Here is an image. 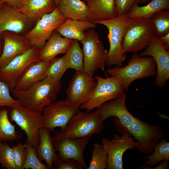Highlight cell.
I'll return each mask as SVG.
<instances>
[{
    "mask_svg": "<svg viewBox=\"0 0 169 169\" xmlns=\"http://www.w3.org/2000/svg\"><path fill=\"white\" fill-rule=\"evenodd\" d=\"M54 0V2H55V3L57 5L58 3L59 2V0Z\"/></svg>",
    "mask_w": 169,
    "mask_h": 169,
    "instance_id": "obj_45",
    "label": "cell"
},
{
    "mask_svg": "<svg viewBox=\"0 0 169 169\" xmlns=\"http://www.w3.org/2000/svg\"><path fill=\"white\" fill-rule=\"evenodd\" d=\"M96 84L93 76L84 71H76L67 89L65 100L72 107L79 108L90 97Z\"/></svg>",
    "mask_w": 169,
    "mask_h": 169,
    "instance_id": "obj_14",
    "label": "cell"
},
{
    "mask_svg": "<svg viewBox=\"0 0 169 169\" xmlns=\"http://www.w3.org/2000/svg\"><path fill=\"white\" fill-rule=\"evenodd\" d=\"M126 96V94L124 92L115 99L106 102L97 108L95 111L100 120L103 122L110 117H115L126 128L130 125L136 117L127 108Z\"/></svg>",
    "mask_w": 169,
    "mask_h": 169,
    "instance_id": "obj_17",
    "label": "cell"
},
{
    "mask_svg": "<svg viewBox=\"0 0 169 169\" xmlns=\"http://www.w3.org/2000/svg\"><path fill=\"white\" fill-rule=\"evenodd\" d=\"M0 164L7 169H16L12 147L6 142L0 141Z\"/></svg>",
    "mask_w": 169,
    "mask_h": 169,
    "instance_id": "obj_35",
    "label": "cell"
},
{
    "mask_svg": "<svg viewBox=\"0 0 169 169\" xmlns=\"http://www.w3.org/2000/svg\"><path fill=\"white\" fill-rule=\"evenodd\" d=\"M87 4L93 16L94 21L117 17L115 0H89Z\"/></svg>",
    "mask_w": 169,
    "mask_h": 169,
    "instance_id": "obj_26",
    "label": "cell"
},
{
    "mask_svg": "<svg viewBox=\"0 0 169 169\" xmlns=\"http://www.w3.org/2000/svg\"><path fill=\"white\" fill-rule=\"evenodd\" d=\"M139 55L154 58L157 68L155 85L161 88L163 87L169 78V51L162 46L156 36L146 49Z\"/></svg>",
    "mask_w": 169,
    "mask_h": 169,
    "instance_id": "obj_16",
    "label": "cell"
},
{
    "mask_svg": "<svg viewBox=\"0 0 169 169\" xmlns=\"http://www.w3.org/2000/svg\"><path fill=\"white\" fill-rule=\"evenodd\" d=\"M26 143H18L12 146L16 169H22L26 158Z\"/></svg>",
    "mask_w": 169,
    "mask_h": 169,
    "instance_id": "obj_37",
    "label": "cell"
},
{
    "mask_svg": "<svg viewBox=\"0 0 169 169\" xmlns=\"http://www.w3.org/2000/svg\"><path fill=\"white\" fill-rule=\"evenodd\" d=\"M10 91L7 85L0 80V107L7 106L10 108L19 102L11 96Z\"/></svg>",
    "mask_w": 169,
    "mask_h": 169,
    "instance_id": "obj_36",
    "label": "cell"
},
{
    "mask_svg": "<svg viewBox=\"0 0 169 169\" xmlns=\"http://www.w3.org/2000/svg\"><path fill=\"white\" fill-rule=\"evenodd\" d=\"M169 160V143L165 139H162L154 147L152 153L144 157L147 165H156L161 161Z\"/></svg>",
    "mask_w": 169,
    "mask_h": 169,
    "instance_id": "obj_30",
    "label": "cell"
},
{
    "mask_svg": "<svg viewBox=\"0 0 169 169\" xmlns=\"http://www.w3.org/2000/svg\"><path fill=\"white\" fill-rule=\"evenodd\" d=\"M127 129L136 140L138 151L147 155L153 153L154 147L165 134L161 126L149 124L136 117Z\"/></svg>",
    "mask_w": 169,
    "mask_h": 169,
    "instance_id": "obj_7",
    "label": "cell"
},
{
    "mask_svg": "<svg viewBox=\"0 0 169 169\" xmlns=\"http://www.w3.org/2000/svg\"><path fill=\"white\" fill-rule=\"evenodd\" d=\"M57 6L54 0H29L17 10L33 23H36L44 15L53 12Z\"/></svg>",
    "mask_w": 169,
    "mask_h": 169,
    "instance_id": "obj_25",
    "label": "cell"
},
{
    "mask_svg": "<svg viewBox=\"0 0 169 169\" xmlns=\"http://www.w3.org/2000/svg\"><path fill=\"white\" fill-rule=\"evenodd\" d=\"M96 26V24L92 22L65 19L54 31L64 37L80 41L87 30Z\"/></svg>",
    "mask_w": 169,
    "mask_h": 169,
    "instance_id": "obj_24",
    "label": "cell"
},
{
    "mask_svg": "<svg viewBox=\"0 0 169 169\" xmlns=\"http://www.w3.org/2000/svg\"><path fill=\"white\" fill-rule=\"evenodd\" d=\"M127 64L124 67H115L106 70L108 74L117 78L126 91L135 80L156 75V63L151 56H141L134 53Z\"/></svg>",
    "mask_w": 169,
    "mask_h": 169,
    "instance_id": "obj_2",
    "label": "cell"
},
{
    "mask_svg": "<svg viewBox=\"0 0 169 169\" xmlns=\"http://www.w3.org/2000/svg\"><path fill=\"white\" fill-rule=\"evenodd\" d=\"M80 42L83 46L84 71L93 76L96 70L105 66L108 51L95 28L87 30Z\"/></svg>",
    "mask_w": 169,
    "mask_h": 169,
    "instance_id": "obj_5",
    "label": "cell"
},
{
    "mask_svg": "<svg viewBox=\"0 0 169 169\" xmlns=\"http://www.w3.org/2000/svg\"><path fill=\"white\" fill-rule=\"evenodd\" d=\"M2 36L4 43L0 57V66L6 64L15 57L22 54L32 47L24 35L5 31L3 33Z\"/></svg>",
    "mask_w": 169,
    "mask_h": 169,
    "instance_id": "obj_19",
    "label": "cell"
},
{
    "mask_svg": "<svg viewBox=\"0 0 169 169\" xmlns=\"http://www.w3.org/2000/svg\"><path fill=\"white\" fill-rule=\"evenodd\" d=\"M32 23L17 9L8 5L0 7V37L5 31L19 34L27 33Z\"/></svg>",
    "mask_w": 169,
    "mask_h": 169,
    "instance_id": "obj_18",
    "label": "cell"
},
{
    "mask_svg": "<svg viewBox=\"0 0 169 169\" xmlns=\"http://www.w3.org/2000/svg\"><path fill=\"white\" fill-rule=\"evenodd\" d=\"M67 69L65 55L59 58L55 57L50 61L46 71V77L54 82H59Z\"/></svg>",
    "mask_w": 169,
    "mask_h": 169,
    "instance_id": "obj_33",
    "label": "cell"
},
{
    "mask_svg": "<svg viewBox=\"0 0 169 169\" xmlns=\"http://www.w3.org/2000/svg\"><path fill=\"white\" fill-rule=\"evenodd\" d=\"M49 132L48 130L44 127L40 129V141L35 151L39 160L44 161L49 169H53V164L56 165L58 156L53 146V137Z\"/></svg>",
    "mask_w": 169,
    "mask_h": 169,
    "instance_id": "obj_23",
    "label": "cell"
},
{
    "mask_svg": "<svg viewBox=\"0 0 169 169\" xmlns=\"http://www.w3.org/2000/svg\"><path fill=\"white\" fill-rule=\"evenodd\" d=\"M95 78L96 84L92 93L79 107L87 112L108 100L115 99L123 94L125 90L119 80L114 76L105 78L97 75Z\"/></svg>",
    "mask_w": 169,
    "mask_h": 169,
    "instance_id": "obj_8",
    "label": "cell"
},
{
    "mask_svg": "<svg viewBox=\"0 0 169 169\" xmlns=\"http://www.w3.org/2000/svg\"><path fill=\"white\" fill-rule=\"evenodd\" d=\"M90 139L89 136L78 138L65 137L61 132L55 131L53 143L55 151L59 152V157L73 159L86 168L83 151Z\"/></svg>",
    "mask_w": 169,
    "mask_h": 169,
    "instance_id": "obj_15",
    "label": "cell"
},
{
    "mask_svg": "<svg viewBox=\"0 0 169 169\" xmlns=\"http://www.w3.org/2000/svg\"><path fill=\"white\" fill-rule=\"evenodd\" d=\"M104 126L96 111L88 113L79 111L74 114L62 135L65 137L78 138L100 134Z\"/></svg>",
    "mask_w": 169,
    "mask_h": 169,
    "instance_id": "obj_9",
    "label": "cell"
},
{
    "mask_svg": "<svg viewBox=\"0 0 169 169\" xmlns=\"http://www.w3.org/2000/svg\"><path fill=\"white\" fill-rule=\"evenodd\" d=\"M65 56V64L67 69L70 68L76 71H84L83 55L78 40H73Z\"/></svg>",
    "mask_w": 169,
    "mask_h": 169,
    "instance_id": "obj_29",
    "label": "cell"
},
{
    "mask_svg": "<svg viewBox=\"0 0 169 169\" xmlns=\"http://www.w3.org/2000/svg\"><path fill=\"white\" fill-rule=\"evenodd\" d=\"M15 127L9 119L7 110L5 109L0 110V141H18L22 133L17 131Z\"/></svg>",
    "mask_w": 169,
    "mask_h": 169,
    "instance_id": "obj_28",
    "label": "cell"
},
{
    "mask_svg": "<svg viewBox=\"0 0 169 169\" xmlns=\"http://www.w3.org/2000/svg\"><path fill=\"white\" fill-rule=\"evenodd\" d=\"M62 83L46 77L25 90L15 88L10 90L13 97L25 107L42 113L44 108L56 100Z\"/></svg>",
    "mask_w": 169,
    "mask_h": 169,
    "instance_id": "obj_1",
    "label": "cell"
},
{
    "mask_svg": "<svg viewBox=\"0 0 169 169\" xmlns=\"http://www.w3.org/2000/svg\"><path fill=\"white\" fill-rule=\"evenodd\" d=\"M136 1L127 15L129 18L149 19L155 13L161 10L169 8V0H152L147 5L139 6Z\"/></svg>",
    "mask_w": 169,
    "mask_h": 169,
    "instance_id": "obj_27",
    "label": "cell"
},
{
    "mask_svg": "<svg viewBox=\"0 0 169 169\" xmlns=\"http://www.w3.org/2000/svg\"><path fill=\"white\" fill-rule=\"evenodd\" d=\"M73 40L63 37L60 34L54 31L44 46L39 50L40 59L49 61L59 54H65Z\"/></svg>",
    "mask_w": 169,
    "mask_h": 169,
    "instance_id": "obj_21",
    "label": "cell"
},
{
    "mask_svg": "<svg viewBox=\"0 0 169 169\" xmlns=\"http://www.w3.org/2000/svg\"><path fill=\"white\" fill-rule=\"evenodd\" d=\"M26 143V158L22 169H49L47 164L42 162L38 157L34 147L27 141Z\"/></svg>",
    "mask_w": 169,
    "mask_h": 169,
    "instance_id": "obj_34",
    "label": "cell"
},
{
    "mask_svg": "<svg viewBox=\"0 0 169 169\" xmlns=\"http://www.w3.org/2000/svg\"><path fill=\"white\" fill-rule=\"evenodd\" d=\"M3 3L1 1H0V7L1 6L2 4Z\"/></svg>",
    "mask_w": 169,
    "mask_h": 169,
    "instance_id": "obj_46",
    "label": "cell"
},
{
    "mask_svg": "<svg viewBox=\"0 0 169 169\" xmlns=\"http://www.w3.org/2000/svg\"><path fill=\"white\" fill-rule=\"evenodd\" d=\"M65 20L57 6L53 12L45 14L38 21L35 26L26 33L24 36L32 46L40 50L52 33Z\"/></svg>",
    "mask_w": 169,
    "mask_h": 169,
    "instance_id": "obj_11",
    "label": "cell"
},
{
    "mask_svg": "<svg viewBox=\"0 0 169 169\" xmlns=\"http://www.w3.org/2000/svg\"><path fill=\"white\" fill-rule=\"evenodd\" d=\"M39 50L32 46L6 64L0 66V80L6 84L10 90L15 87L18 79L28 65L41 60L39 56Z\"/></svg>",
    "mask_w": 169,
    "mask_h": 169,
    "instance_id": "obj_12",
    "label": "cell"
},
{
    "mask_svg": "<svg viewBox=\"0 0 169 169\" xmlns=\"http://www.w3.org/2000/svg\"><path fill=\"white\" fill-rule=\"evenodd\" d=\"M108 160L107 153L102 144L95 142L93 145L89 166L86 169H107Z\"/></svg>",
    "mask_w": 169,
    "mask_h": 169,
    "instance_id": "obj_32",
    "label": "cell"
},
{
    "mask_svg": "<svg viewBox=\"0 0 169 169\" xmlns=\"http://www.w3.org/2000/svg\"><path fill=\"white\" fill-rule=\"evenodd\" d=\"M50 62L40 60L31 64L21 75L14 88L25 90L45 78L46 71Z\"/></svg>",
    "mask_w": 169,
    "mask_h": 169,
    "instance_id": "obj_22",
    "label": "cell"
},
{
    "mask_svg": "<svg viewBox=\"0 0 169 169\" xmlns=\"http://www.w3.org/2000/svg\"><path fill=\"white\" fill-rule=\"evenodd\" d=\"M79 111V108L72 107L65 100H56L43 110L42 127L52 132L55 128L59 127L63 132L72 116Z\"/></svg>",
    "mask_w": 169,
    "mask_h": 169,
    "instance_id": "obj_13",
    "label": "cell"
},
{
    "mask_svg": "<svg viewBox=\"0 0 169 169\" xmlns=\"http://www.w3.org/2000/svg\"><path fill=\"white\" fill-rule=\"evenodd\" d=\"M129 18L126 14L112 19L93 22L95 24L103 25L108 30L107 38L110 48L105 64L108 67L112 65L122 67L123 63L126 59V55L123 51L121 42Z\"/></svg>",
    "mask_w": 169,
    "mask_h": 169,
    "instance_id": "obj_4",
    "label": "cell"
},
{
    "mask_svg": "<svg viewBox=\"0 0 169 169\" xmlns=\"http://www.w3.org/2000/svg\"><path fill=\"white\" fill-rule=\"evenodd\" d=\"M84 1H85V2H88L89 0H83Z\"/></svg>",
    "mask_w": 169,
    "mask_h": 169,
    "instance_id": "obj_47",
    "label": "cell"
},
{
    "mask_svg": "<svg viewBox=\"0 0 169 169\" xmlns=\"http://www.w3.org/2000/svg\"><path fill=\"white\" fill-rule=\"evenodd\" d=\"M57 7L65 19L94 21L87 4L81 0H59Z\"/></svg>",
    "mask_w": 169,
    "mask_h": 169,
    "instance_id": "obj_20",
    "label": "cell"
},
{
    "mask_svg": "<svg viewBox=\"0 0 169 169\" xmlns=\"http://www.w3.org/2000/svg\"><path fill=\"white\" fill-rule=\"evenodd\" d=\"M136 0H115L117 17L127 14Z\"/></svg>",
    "mask_w": 169,
    "mask_h": 169,
    "instance_id": "obj_39",
    "label": "cell"
},
{
    "mask_svg": "<svg viewBox=\"0 0 169 169\" xmlns=\"http://www.w3.org/2000/svg\"><path fill=\"white\" fill-rule=\"evenodd\" d=\"M169 163L168 160H164L160 163L158 166L154 168H150L149 169H166L167 168Z\"/></svg>",
    "mask_w": 169,
    "mask_h": 169,
    "instance_id": "obj_42",
    "label": "cell"
},
{
    "mask_svg": "<svg viewBox=\"0 0 169 169\" xmlns=\"http://www.w3.org/2000/svg\"><path fill=\"white\" fill-rule=\"evenodd\" d=\"M162 46L166 50H169V33L164 35L156 37Z\"/></svg>",
    "mask_w": 169,
    "mask_h": 169,
    "instance_id": "obj_41",
    "label": "cell"
},
{
    "mask_svg": "<svg viewBox=\"0 0 169 169\" xmlns=\"http://www.w3.org/2000/svg\"><path fill=\"white\" fill-rule=\"evenodd\" d=\"M10 108V120L24 131L27 137L26 141L36 150L40 141L39 130L43 125L42 113L28 109L20 102Z\"/></svg>",
    "mask_w": 169,
    "mask_h": 169,
    "instance_id": "obj_6",
    "label": "cell"
},
{
    "mask_svg": "<svg viewBox=\"0 0 169 169\" xmlns=\"http://www.w3.org/2000/svg\"><path fill=\"white\" fill-rule=\"evenodd\" d=\"M149 19L156 36L159 37L169 33V12L161 10L155 13Z\"/></svg>",
    "mask_w": 169,
    "mask_h": 169,
    "instance_id": "obj_31",
    "label": "cell"
},
{
    "mask_svg": "<svg viewBox=\"0 0 169 169\" xmlns=\"http://www.w3.org/2000/svg\"><path fill=\"white\" fill-rule=\"evenodd\" d=\"M29 0H1L2 3H5L8 5L18 9L25 5Z\"/></svg>",
    "mask_w": 169,
    "mask_h": 169,
    "instance_id": "obj_40",
    "label": "cell"
},
{
    "mask_svg": "<svg viewBox=\"0 0 169 169\" xmlns=\"http://www.w3.org/2000/svg\"><path fill=\"white\" fill-rule=\"evenodd\" d=\"M56 169H83L84 168L77 161L70 158L63 159L58 157Z\"/></svg>",
    "mask_w": 169,
    "mask_h": 169,
    "instance_id": "obj_38",
    "label": "cell"
},
{
    "mask_svg": "<svg viewBox=\"0 0 169 169\" xmlns=\"http://www.w3.org/2000/svg\"><path fill=\"white\" fill-rule=\"evenodd\" d=\"M115 135L112 140L103 138L102 144L108 155V169H123V156L127 150L136 147L137 142L125 128Z\"/></svg>",
    "mask_w": 169,
    "mask_h": 169,
    "instance_id": "obj_10",
    "label": "cell"
},
{
    "mask_svg": "<svg viewBox=\"0 0 169 169\" xmlns=\"http://www.w3.org/2000/svg\"><path fill=\"white\" fill-rule=\"evenodd\" d=\"M151 0H136L138 3H144L147 2Z\"/></svg>",
    "mask_w": 169,
    "mask_h": 169,
    "instance_id": "obj_43",
    "label": "cell"
},
{
    "mask_svg": "<svg viewBox=\"0 0 169 169\" xmlns=\"http://www.w3.org/2000/svg\"><path fill=\"white\" fill-rule=\"evenodd\" d=\"M3 46H2V45L0 43V57H1L2 54L3 49Z\"/></svg>",
    "mask_w": 169,
    "mask_h": 169,
    "instance_id": "obj_44",
    "label": "cell"
},
{
    "mask_svg": "<svg viewBox=\"0 0 169 169\" xmlns=\"http://www.w3.org/2000/svg\"><path fill=\"white\" fill-rule=\"evenodd\" d=\"M156 36L149 19L129 18L121 42L123 51L136 53L146 48Z\"/></svg>",
    "mask_w": 169,
    "mask_h": 169,
    "instance_id": "obj_3",
    "label": "cell"
}]
</instances>
